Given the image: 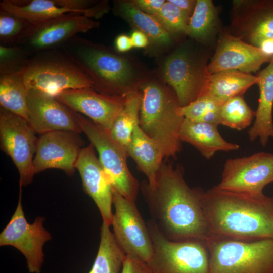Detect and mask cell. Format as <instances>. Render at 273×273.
Wrapping results in <instances>:
<instances>
[{
	"label": "cell",
	"instance_id": "20",
	"mask_svg": "<svg viewBox=\"0 0 273 273\" xmlns=\"http://www.w3.org/2000/svg\"><path fill=\"white\" fill-rule=\"evenodd\" d=\"M92 144L81 150L75 168L80 175L84 191L92 198L101 213L103 222L111 225L113 188Z\"/></svg>",
	"mask_w": 273,
	"mask_h": 273
},
{
	"label": "cell",
	"instance_id": "12",
	"mask_svg": "<svg viewBox=\"0 0 273 273\" xmlns=\"http://www.w3.org/2000/svg\"><path fill=\"white\" fill-rule=\"evenodd\" d=\"M273 183V153H255L226 160L221 179L216 187L244 194L261 195L264 188Z\"/></svg>",
	"mask_w": 273,
	"mask_h": 273
},
{
	"label": "cell",
	"instance_id": "7",
	"mask_svg": "<svg viewBox=\"0 0 273 273\" xmlns=\"http://www.w3.org/2000/svg\"><path fill=\"white\" fill-rule=\"evenodd\" d=\"M147 224L154 250L147 263L150 273H209L206 241H171L161 234L151 220Z\"/></svg>",
	"mask_w": 273,
	"mask_h": 273
},
{
	"label": "cell",
	"instance_id": "33",
	"mask_svg": "<svg viewBox=\"0 0 273 273\" xmlns=\"http://www.w3.org/2000/svg\"><path fill=\"white\" fill-rule=\"evenodd\" d=\"M32 24L7 11H0V41L4 46L17 45Z\"/></svg>",
	"mask_w": 273,
	"mask_h": 273
},
{
	"label": "cell",
	"instance_id": "37",
	"mask_svg": "<svg viewBox=\"0 0 273 273\" xmlns=\"http://www.w3.org/2000/svg\"><path fill=\"white\" fill-rule=\"evenodd\" d=\"M165 2L164 0H136L132 3L143 12L155 16Z\"/></svg>",
	"mask_w": 273,
	"mask_h": 273
},
{
	"label": "cell",
	"instance_id": "40",
	"mask_svg": "<svg viewBox=\"0 0 273 273\" xmlns=\"http://www.w3.org/2000/svg\"><path fill=\"white\" fill-rule=\"evenodd\" d=\"M178 7L189 17L192 15L196 5V1L193 0H168Z\"/></svg>",
	"mask_w": 273,
	"mask_h": 273
},
{
	"label": "cell",
	"instance_id": "23",
	"mask_svg": "<svg viewBox=\"0 0 273 273\" xmlns=\"http://www.w3.org/2000/svg\"><path fill=\"white\" fill-rule=\"evenodd\" d=\"M126 150L128 156L134 160L139 169L147 177L148 183L154 184L165 158L160 145L145 134L138 125Z\"/></svg>",
	"mask_w": 273,
	"mask_h": 273
},
{
	"label": "cell",
	"instance_id": "1",
	"mask_svg": "<svg viewBox=\"0 0 273 273\" xmlns=\"http://www.w3.org/2000/svg\"><path fill=\"white\" fill-rule=\"evenodd\" d=\"M184 169L163 162L154 184L143 180L140 188L150 219L167 239L207 241L209 235L202 210L199 188H191L184 178Z\"/></svg>",
	"mask_w": 273,
	"mask_h": 273
},
{
	"label": "cell",
	"instance_id": "13",
	"mask_svg": "<svg viewBox=\"0 0 273 273\" xmlns=\"http://www.w3.org/2000/svg\"><path fill=\"white\" fill-rule=\"evenodd\" d=\"M207 66L205 60L197 58L184 48L176 50L166 60L163 75L181 107L206 92L211 75Z\"/></svg>",
	"mask_w": 273,
	"mask_h": 273
},
{
	"label": "cell",
	"instance_id": "36",
	"mask_svg": "<svg viewBox=\"0 0 273 273\" xmlns=\"http://www.w3.org/2000/svg\"><path fill=\"white\" fill-rule=\"evenodd\" d=\"M121 273H150L147 262L140 258L126 254Z\"/></svg>",
	"mask_w": 273,
	"mask_h": 273
},
{
	"label": "cell",
	"instance_id": "24",
	"mask_svg": "<svg viewBox=\"0 0 273 273\" xmlns=\"http://www.w3.org/2000/svg\"><path fill=\"white\" fill-rule=\"evenodd\" d=\"M257 83V76L251 73L234 70L221 71L210 75L204 94H208L223 104L235 96L243 95Z\"/></svg>",
	"mask_w": 273,
	"mask_h": 273
},
{
	"label": "cell",
	"instance_id": "30",
	"mask_svg": "<svg viewBox=\"0 0 273 273\" xmlns=\"http://www.w3.org/2000/svg\"><path fill=\"white\" fill-rule=\"evenodd\" d=\"M119 7L121 14L153 42L160 45L171 42L169 32L155 16L143 12L132 2H122Z\"/></svg>",
	"mask_w": 273,
	"mask_h": 273
},
{
	"label": "cell",
	"instance_id": "19",
	"mask_svg": "<svg viewBox=\"0 0 273 273\" xmlns=\"http://www.w3.org/2000/svg\"><path fill=\"white\" fill-rule=\"evenodd\" d=\"M125 95H109L92 88H82L66 90L55 98L72 110L110 130L124 107Z\"/></svg>",
	"mask_w": 273,
	"mask_h": 273
},
{
	"label": "cell",
	"instance_id": "3",
	"mask_svg": "<svg viewBox=\"0 0 273 273\" xmlns=\"http://www.w3.org/2000/svg\"><path fill=\"white\" fill-rule=\"evenodd\" d=\"M138 89L142 94L139 126L160 145L166 159L175 158L181 149L180 132L185 117L175 93L154 82L143 83Z\"/></svg>",
	"mask_w": 273,
	"mask_h": 273
},
{
	"label": "cell",
	"instance_id": "31",
	"mask_svg": "<svg viewBox=\"0 0 273 273\" xmlns=\"http://www.w3.org/2000/svg\"><path fill=\"white\" fill-rule=\"evenodd\" d=\"M255 116L245 101L243 95L235 96L226 101L221 107L220 124L239 131L248 127Z\"/></svg>",
	"mask_w": 273,
	"mask_h": 273
},
{
	"label": "cell",
	"instance_id": "34",
	"mask_svg": "<svg viewBox=\"0 0 273 273\" xmlns=\"http://www.w3.org/2000/svg\"><path fill=\"white\" fill-rule=\"evenodd\" d=\"M155 16L168 32L186 34L190 17L169 1L165 2Z\"/></svg>",
	"mask_w": 273,
	"mask_h": 273
},
{
	"label": "cell",
	"instance_id": "28",
	"mask_svg": "<svg viewBox=\"0 0 273 273\" xmlns=\"http://www.w3.org/2000/svg\"><path fill=\"white\" fill-rule=\"evenodd\" d=\"M28 90L21 73L0 75L1 107L28 120Z\"/></svg>",
	"mask_w": 273,
	"mask_h": 273
},
{
	"label": "cell",
	"instance_id": "39",
	"mask_svg": "<svg viewBox=\"0 0 273 273\" xmlns=\"http://www.w3.org/2000/svg\"><path fill=\"white\" fill-rule=\"evenodd\" d=\"M116 50L120 52H125L133 48L130 37L125 34H120L117 36L115 41Z\"/></svg>",
	"mask_w": 273,
	"mask_h": 273
},
{
	"label": "cell",
	"instance_id": "22",
	"mask_svg": "<svg viewBox=\"0 0 273 273\" xmlns=\"http://www.w3.org/2000/svg\"><path fill=\"white\" fill-rule=\"evenodd\" d=\"M218 126L185 118L180 132V140L194 146L207 159L213 157L218 151L238 150L239 145L226 141L220 134Z\"/></svg>",
	"mask_w": 273,
	"mask_h": 273
},
{
	"label": "cell",
	"instance_id": "25",
	"mask_svg": "<svg viewBox=\"0 0 273 273\" xmlns=\"http://www.w3.org/2000/svg\"><path fill=\"white\" fill-rule=\"evenodd\" d=\"M1 9L22 18L32 24L69 13L71 10L60 6L57 0H3Z\"/></svg>",
	"mask_w": 273,
	"mask_h": 273
},
{
	"label": "cell",
	"instance_id": "21",
	"mask_svg": "<svg viewBox=\"0 0 273 273\" xmlns=\"http://www.w3.org/2000/svg\"><path fill=\"white\" fill-rule=\"evenodd\" d=\"M256 76L259 90L258 105L248 134L251 141L259 138L261 144L265 146L269 138H273V58Z\"/></svg>",
	"mask_w": 273,
	"mask_h": 273
},
{
	"label": "cell",
	"instance_id": "18",
	"mask_svg": "<svg viewBox=\"0 0 273 273\" xmlns=\"http://www.w3.org/2000/svg\"><path fill=\"white\" fill-rule=\"evenodd\" d=\"M272 58L260 49L223 31L207 67L210 74L231 70L251 73Z\"/></svg>",
	"mask_w": 273,
	"mask_h": 273
},
{
	"label": "cell",
	"instance_id": "27",
	"mask_svg": "<svg viewBox=\"0 0 273 273\" xmlns=\"http://www.w3.org/2000/svg\"><path fill=\"white\" fill-rule=\"evenodd\" d=\"M219 19L217 8L211 0H197L189 18L186 34L202 42L210 41L216 35Z\"/></svg>",
	"mask_w": 273,
	"mask_h": 273
},
{
	"label": "cell",
	"instance_id": "2",
	"mask_svg": "<svg viewBox=\"0 0 273 273\" xmlns=\"http://www.w3.org/2000/svg\"><path fill=\"white\" fill-rule=\"evenodd\" d=\"M209 238L273 240V196L199 188Z\"/></svg>",
	"mask_w": 273,
	"mask_h": 273
},
{
	"label": "cell",
	"instance_id": "14",
	"mask_svg": "<svg viewBox=\"0 0 273 273\" xmlns=\"http://www.w3.org/2000/svg\"><path fill=\"white\" fill-rule=\"evenodd\" d=\"M113 205L115 212L111 225L118 243L126 254L137 256L148 263L153 256V245L147 224L135 202L113 189Z\"/></svg>",
	"mask_w": 273,
	"mask_h": 273
},
{
	"label": "cell",
	"instance_id": "17",
	"mask_svg": "<svg viewBox=\"0 0 273 273\" xmlns=\"http://www.w3.org/2000/svg\"><path fill=\"white\" fill-rule=\"evenodd\" d=\"M28 122L40 135L55 131L82 132L76 112L58 100L42 93L28 90Z\"/></svg>",
	"mask_w": 273,
	"mask_h": 273
},
{
	"label": "cell",
	"instance_id": "32",
	"mask_svg": "<svg viewBox=\"0 0 273 273\" xmlns=\"http://www.w3.org/2000/svg\"><path fill=\"white\" fill-rule=\"evenodd\" d=\"M223 103L208 94L179 109L185 118L194 122L220 125V111Z\"/></svg>",
	"mask_w": 273,
	"mask_h": 273
},
{
	"label": "cell",
	"instance_id": "10",
	"mask_svg": "<svg viewBox=\"0 0 273 273\" xmlns=\"http://www.w3.org/2000/svg\"><path fill=\"white\" fill-rule=\"evenodd\" d=\"M36 134L25 119L0 107L1 149L16 166L22 187L30 184L35 175L33 159L38 138Z\"/></svg>",
	"mask_w": 273,
	"mask_h": 273
},
{
	"label": "cell",
	"instance_id": "16",
	"mask_svg": "<svg viewBox=\"0 0 273 273\" xmlns=\"http://www.w3.org/2000/svg\"><path fill=\"white\" fill-rule=\"evenodd\" d=\"M79 134L55 131L40 135L33 159L35 174L49 169H58L69 176L73 175L84 147L83 141Z\"/></svg>",
	"mask_w": 273,
	"mask_h": 273
},
{
	"label": "cell",
	"instance_id": "11",
	"mask_svg": "<svg viewBox=\"0 0 273 273\" xmlns=\"http://www.w3.org/2000/svg\"><path fill=\"white\" fill-rule=\"evenodd\" d=\"M22 186L18 202L10 221L0 234V246H11L25 256L28 271L40 273L44 262V244L52 238L43 226L45 218L37 217L32 223L26 220L22 205Z\"/></svg>",
	"mask_w": 273,
	"mask_h": 273
},
{
	"label": "cell",
	"instance_id": "4",
	"mask_svg": "<svg viewBox=\"0 0 273 273\" xmlns=\"http://www.w3.org/2000/svg\"><path fill=\"white\" fill-rule=\"evenodd\" d=\"M66 55L91 78L94 89L112 96H124L138 89L129 63L110 50L78 37L65 43Z\"/></svg>",
	"mask_w": 273,
	"mask_h": 273
},
{
	"label": "cell",
	"instance_id": "9",
	"mask_svg": "<svg viewBox=\"0 0 273 273\" xmlns=\"http://www.w3.org/2000/svg\"><path fill=\"white\" fill-rule=\"evenodd\" d=\"M225 31L273 58V0H235Z\"/></svg>",
	"mask_w": 273,
	"mask_h": 273
},
{
	"label": "cell",
	"instance_id": "29",
	"mask_svg": "<svg viewBox=\"0 0 273 273\" xmlns=\"http://www.w3.org/2000/svg\"><path fill=\"white\" fill-rule=\"evenodd\" d=\"M142 94L138 89L125 95L124 107L109 130L111 136L126 148L135 127L139 125Z\"/></svg>",
	"mask_w": 273,
	"mask_h": 273
},
{
	"label": "cell",
	"instance_id": "6",
	"mask_svg": "<svg viewBox=\"0 0 273 273\" xmlns=\"http://www.w3.org/2000/svg\"><path fill=\"white\" fill-rule=\"evenodd\" d=\"M21 75L28 90L54 97L68 90L94 88L91 78L67 55L41 53L28 59Z\"/></svg>",
	"mask_w": 273,
	"mask_h": 273
},
{
	"label": "cell",
	"instance_id": "26",
	"mask_svg": "<svg viewBox=\"0 0 273 273\" xmlns=\"http://www.w3.org/2000/svg\"><path fill=\"white\" fill-rule=\"evenodd\" d=\"M109 226L103 222L98 252L88 273H121L126 254Z\"/></svg>",
	"mask_w": 273,
	"mask_h": 273
},
{
	"label": "cell",
	"instance_id": "8",
	"mask_svg": "<svg viewBox=\"0 0 273 273\" xmlns=\"http://www.w3.org/2000/svg\"><path fill=\"white\" fill-rule=\"evenodd\" d=\"M76 113L82 132L97 151L99 160L113 189L126 199L135 202L140 185L129 170L126 148L111 136L109 130Z\"/></svg>",
	"mask_w": 273,
	"mask_h": 273
},
{
	"label": "cell",
	"instance_id": "38",
	"mask_svg": "<svg viewBox=\"0 0 273 273\" xmlns=\"http://www.w3.org/2000/svg\"><path fill=\"white\" fill-rule=\"evenodd\" d=\"M130 37L133 47L143 48L147 47L149 43L148 36L139 30L132 31Z\"/></svg>",
	"mask_w": 273,
	"mask_h": 273
},
{
	"label": "cell",
	"instance_id": "5",
	"mask_svg": "<svg viewBox=\"0 0 273 273\" xmlns=\"http://www.w3.org/2000/svg\"><path fill=\"white\" fill-rule=\"evenodd\" d=\"M209 273H273V240L206 241Z\"/></svg>",
	"mask_w": 273,
	"mask_h": 273
},
{
	"label": "cell",
	"instance_id": "35",
	"mask_svg": "<svg viewBox=\"0 0 273 273\" xmlns=\"http://www.w3.org/2000/svg\"><path fill=\"white\" fill-rule=\"evenodd\" d=\"M19 46H0V75L21 73L28 61Z\"/></svg>",
	"mask_w": 273,
	"mask_h": 273
},
{
	"label": "cell",
	"instance_id": "15",
	"mask_svg": "<svg viewBox=\"0 0 273 273\" xmlns=\"http://www.w3.org/2000/svg\"><path fill=\"white\" fill-rule=\"evenodd\" d=\"M83 14L69 13L32 24L17 45L27 54L41 53L63 44L79 33L99 26Z\"/></svg>",
	"mask_w": 273,
	"mask_h": 273
}]
</instances>
